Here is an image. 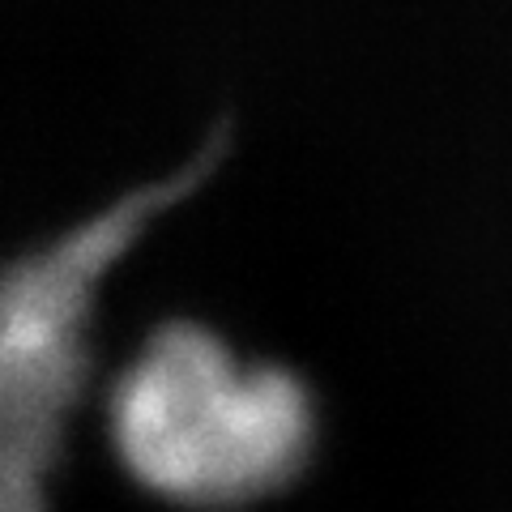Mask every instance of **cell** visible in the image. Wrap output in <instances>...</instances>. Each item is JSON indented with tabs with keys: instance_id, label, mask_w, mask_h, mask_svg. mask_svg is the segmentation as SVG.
<instances>
[{
	"instance_id": "1",
	"label": "cell",
	"mask_w": 512,
	"mask_h": 512,
	"mask_svg": "<svg viewBox=\"0 0 512 512\" xmlns=\"http://www.w3.org/2000/svg\"><path fill=\"white\" fill-rule=\"evenodd\" d=\"M111 440L146 487L235 504L295 474L308 402L286 372L235 367L201 329L167 325L111 393Z\"/></svg>"
}]
</instances>
